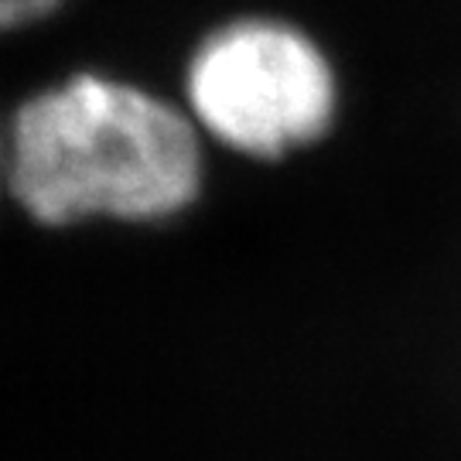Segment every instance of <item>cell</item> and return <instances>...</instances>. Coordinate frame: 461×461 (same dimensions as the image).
I'll return each instance as SVG.
<instances>
[{
  "instance_id": "2",
  "label": "cell",
  "mask_w": 461,
  "mask_h": 461,
  "mask_svg": "<svg viewBox=\"0 0 461 461\" xmlns=\"http://www.w3.org/2000/svg\"><path fill=\"white\" fill-rule=\"evenodd\" d=\"M185 86L198 123L249 158L312 144L335 113L325 55L277 21H236L215 32L195 51Z\"/></svg>"
},
{
  "instance_id": "3",
  "label": "cell",
  "mask_w": 461,
  "mask_h": 461,
  "mask_svg": "<svg viewBox=\"0 0 461 461\" xmlns=\"http://www.w3.org/2000/svg\"><path fill=\"white\" fill-rule=\"evenodd\" d=\"M59 4L62 0H0V32H11V28L51 14Z\"/></svg>"
},
{
  "instance_id": "1",
  "label": "cell",
  "mask_w": 461,
  "mask_h": 461,
  "mask_svg": "<svg viewBox=\"0 0 461 461\" xmlns=\"http://www.w3.org/2000/svg\"><path fill=\"white\" fill-rule=\"evenodd\" d=\"M202 188L195 127L165 99L103 76H76L14 116L11 192L41 226L89 215L150 222Z\"/></svg>"
}]
</instances>
